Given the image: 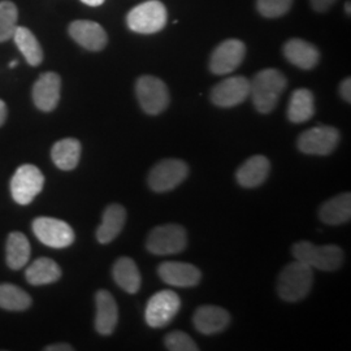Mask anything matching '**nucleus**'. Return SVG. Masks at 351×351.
Here are the masks:
<instances>
[{"label": "nucleus", "instance_id": "f257e3e1", "mask_svg": "<svg viewBox=\"0 0 351 351\" xmlns=\"http://www.w3.org/2000/svg\"><path fill=\"white\" fill-rule=\"evenodd\" d=\"M285 88L287 78L280 71L272 68L261 71L250 81V97L255 108L261 113L272 112Z\"/></svg>", "mask_w": 351, "mask_h": 351}, {"label": "nucleus", "instance_id": "f03ea898", "mask_svg": "<svg viewBox=\"0 0 351 351\" xmlns=\"http://www.w3.org/2000/svg\"><path fill=\"white\" fill-rule=\"evenodd\" d=\"M313 284V268L300 261H295L281 271L277 282V291L280 298L284 301L298 302L308 295Z\"/></svg>", "mask_w": 351, "mask_h": 351}, {"label": "nucleus", "instance_id": "7ed1b4c3", "mask_svg": "<svg viewBox=\"0 0 351 351\" xmlns=\"http://www.w3.org/2000/svg\"><path fill=\"white\" fill-rule=\"evenodd\" d=\"M293 255L295 261L310 265L313 269L320 271H336L343 263L345 254L336 245L315 246L308 241H301L293 246Z\"/></svg>", "mask_w": 351, "mask_h": 351}, {"label": "nucleus", "instance_id": "20e7f679", "mask_svg": "<svg viewBox=\"0 0 351 351\" xmlns=\"http://www.w3.org/2000/svg\"><path fill=\"white\" fill-rule=\"evenodd\" d=\"M167 8L159 0H149L134 7L126 16V24L130 30L139 34H154L167 25Z\"/></svg>", "mask_w": 351, "mask_h": 351}, {"label": "nucleus", "instance_id": "39448f33", "mask_svg": "<svg viewBox=\"0 0 351 351\" xmlns=\"http://www.w3.org/2000/svg\"><path fill=\"white\" fill-rule=\"evenodd\" d=\"M188 246L186 230L177 224H167L151 230L146 247L154 255H173Z\"/></svg>", "mask_w": 351, "mask_h": 351}, {"label": "nucleus", "instance_id": "423d86ee", "mask_svg": "<svg viewBox=\"0 0 351 351\" xmlns=\"http://www.w3.org/2000/svg\"><path fill=\"white\" fill-rule=\"evenodd\" d=\"M136 94L142 110L151 116L163 112L169 104L167 85L154 75L139 77L136 84Z\"/></svg>", "mask_w": 351, "mask_h": 351}, {"label": "nucleus", "instance_id": "0eeeda50", "mask_svg": "<svg viewBox=\"0 0 351 351\" xmlns=\"http://www.w3.org/2000/svg\"><path fill=\"white\" fill-rule=\"evenodd\" d=\"M180 308H181V301L175 291L172 290L158 291L147 302L146 311H145L146 323L151 328H164L175 319Z\"/></svg>", "mask_w": 351, "mask_h": 351}, {"label": "nucleus", "instance_id": "6e6552de", "mask_svg": "<svg viewBox=\"0 0 351 351\" xmlns=\"http://www.w3.org/2000/svg\"><path fill=\"white\" fill-rule=\"evenodd\" d=\"M189 175L188 164L180 159H164L151 169L149 185L156 193H167L182 184Z\"/></svg>", "mask_w": 351, "mask_h": 351}, {"label": "nucleus", "instance_id": "1a4fd4ad", "mask_svg": "<svg viewBox=\"0 0 351 351\" xmlns=\"http://www.w3.org/2000/svg\"><path fill=\"white\" fill-rule=\"evenodd\" d=\"M45 185V177L36 165H21L11 180L13 199L19 204L26 206L32 203Z\"/></svg>", "mask_w": 351, "mask_h": 351}, {"label": "nucleus", "instance_id": "9d476101", "mask_svg": "<svg viewBox=\"0 0 351 351\" xmlns=\"http://www.w3.org/2000/svg\"><path fill=\"white\" fill-rule=\"evenodd\" d=\"M33 232L43 245L53 249H64L75 242L72 226L53 217H37L33 221Z\"/></svg>", "mask_w": 351, "mask_h": 351}, {"label": "nucleus", "instance_id": "9b49d317", "mask_svg": "<svg viewBox=\"0 0 351 351\" xmlns=\"http://www.w3.org/2000/svg\"><path fill=\"white\" fill-rule=\"evenodd\" d=\"M339 141V133L336 128L320 125L303 132L297 145L303 154L326 156L336 150Z\"/></svg>", "mask_w": 351, "mask_h": 351}, {"label": "nucleus", "instance_id": "f8f14e48", "mask_svg": "<svg viewBox=\"0 0 351 351\" xmlns=\"http://www.w3.org/2000/svg\"><path fill=\"white\" fill-rule=\"evenodd\" d=\"M246 55L245 43L239 39H226L213 50L210 71L213 75H224L234 72Z\"/></svg>", "mask_w": 351, "mask_h": 351}, {"label": "nucleus", "instance_id": "ddd939ff", "mask_svg": "<svg viewBox=\"0 0 351 351\" xmlns=\"http://www.w3.org/2000/svg\"><path fill=\"white\" fill-rule=\"evenodd\" d=\"M250 97V81L243 75L229 77L219 82L211 91V101L221 108L241 104Z\"/></svg>", "mask_w": 351, "mask_h": 351}, {"label": "nucleus", "instance_id": "4468645a", "mask_svg": "<svg viewBox=\"0 0 351 351\" xmlns=\"http://www.w3.org/2000/svg\"><path fill=\"white\" fill-rule=\"evenodd\" d=\"M62 80L53 72H46L40 75L33 88V101L40 111L51 112L58 107L60 101Z\"/></svg>", "mask_w": 351, "mask_h": 351}, {"label": "nucleus", "instance_id": "2eb2a0df", "mask_svg": "<svg viewBox=\"0 0 351 351\" xmlns=\"http://www.w3.org/2000/svg\"><path fill=\"white\" fill-rule=\"evenodd\" d=\"M158 272L165 284L177 288H193L202 280L201 271L195 265L184 262H165L160 264Z\"/></svg>", "mask_w": 351, "mask_h": 351}, {"label": "nucleus", "instance_id": "dca6fc26", "mask_svg": "<svg viewBox=\"0 0 351 351\" xmlns=\"http://www.w3.org/2000/svg\"><path fill=\"white\" fill-rule=\"evenodd\" d=\"M69 34L75 42L88 51H101L106 47L108 37L98 23L77 20L69 25Z\"/></svg>", "mask_w": 351, "mask_h": 351}, {"label": "nucleus", "instance_id": "f3484780", "mask_svg": "<svg viewBox=\"0 0 351 351\" xmlns=\"http://www.w3.org/2000/svg\"><path fill=\"white\" fill-rule=\"evenodd\" d=\"M195 329L206 336L220 333L230 323L229 313L217 306H202L193 317Z\"/></svg>", "mask_w": 351, "mask_h": 351}, {"label": "nucleus", "instance_id": "a211bd4d", "mask_svg": "<svg viewBox=\"0 0 351 351\" xmlns=\"http://www.w3.org/2000/svg\"><path fill=\"white\" fill-rule=\"evenodd\" d=\"M97 316L95 329L101 336L112 335L119 322V308L112 294L107 290H99L95 295Z\"/></svg>", "mask_w": 351, "mask_h": 351}, {"label": "nucleus", "instance_id": "6ab92c4d", "mask_svg": "<svg viewBox=\"0 0 351 351\" xmlns=\"http://www.w3.org/2000/svg\"><path fill=\"white\" fill-rule=\"evenodd\" d=\"M269 171H271L269 160L262 155H255L249 158L239 167L236 173V178L242 188H258L267 180Z\"/></svg>", "mask_w": 351, "mask_h": 351}, {"label": "nucleus", "instance_id": "aec40b11", "mask_svg": "<svg viewBox=\"0 0 351 351\" xmlns=\"http://www.w3.org/2000/svg\"><path fill=\"white\" fill-rule=\"evenodd\" d=\"M284 55L290 63L304 71L315 68L320 59L317 49L303 39L288 40L284 46Z\"/></svg>", "mask_w": 351, "mask_h": 351}, {"label": "nucleus", "instance_id": "412c9836", "mask_svg": "<svg viewBox=\"0 0 351 351\" xmlns=\"http://www.w3.org/2000/svg\"><path fill=\"white\" fill-rule=\"evenodd\" d=\"M126 211L125 208L120 204H111L106 208L103 213L101 224L97 230V239L98 241L107 245L116 239L123 228L125 226Z\"/></svg>", "mask_w": 351, "mask_h": 351}, {"label": "nucleus", "instance_id": "4be33fe9", "mask_svg": "<svg viewBox=\"0 0 351 351\" xmlns=\"http://www.w3.org/2000/svg\"><path fill=\"white\" fill-rule=\"evenodd\" d=\"M319 216L328 226H341L350 220L351 194L343 193L326 201L319 210Z\"/></svg>", "mask_w": 351, "mask_h": 351}, {"label": "nucleus", "instance_id": "5701e85b", "mask_svg": "<svg viewBox=\"0 0 351 351\" xmlns=\"http://www.w3.org/2000/svg\"><path fill=\"white\" fill-rule=\"evenodd\" d=\"M315 114L314 94L307 88L295 90L289 101L288 119L294 124H302Z\"/></svg>", "mask_w": 351, "mask_h": 351}, {"label": "nucleus", "instance_id": "b1692460", "mask_svg": "<svg viewBox=\"0 0 351 351\" xmlns=\"http://www.w3.org/2000/svg\"><path fill=\"white\" fill-rule=\"evenodd\" d=\"M112 275L116 284L129 294H136L141 289L138 267L130 258L117 259L113 265Z\"/></svg>", "mask_w": 351, "mask_h": 351}, {"label": "nucleus", "instance_id": "393cba45", "mask_svg": "<svg viewBox=\"0 0 351 351\" xmlns=\"http://www.w3.org/2000/svg\"><path fill=\"white\" fill-rule=\"evenodd\" d=\"M81 143L75 138H64L56 142L51 151L55 165L63 171H72L81 158Z\"/></svg>", "mask_w": 351, "mask_h": 351}, {"label": "nucleus", "instance_id": "a878e982", "mask_svg": "<svg viewBox=\"0 0 351 351\" xmlns=\"http://www.w3.org/2000/svg\"><path fill=\"white\" fill-rule=\"evenodd\" d=\"M13 40L17 49L24 55L26 62L32 66H37L43 60V51L36 36L24 26H17L13 33Z\"/></svg>", "mask_w": 351, "mask_h": 351}, {"label": "nucleus", "instance_id": "bb28decb", "mask_svg": "<svg viewBox=\"0 0 351 351\" xmlns=\"http://www.w3.org/2000/svg\"><path fill=\"white\" fill-rule=\"evenodd\" d=\"M26 280L32 285H47L62 277V269L49 258H39L26 269Z\"/></svg>", "mask_w": 351, "mask_h": 351}, {"label": "nucleus", "instance_id": "cd10ccee", "mask_svg": "<svg viewBox=\"0 0 351 351\" xmlns=\"http://www.w3.org/2000/svg\"><path fill=\"white\" fill-rule=\"evenodd\" d=\"M30 259V243L25 234L12 232L7 239V264L12 269H21Z\"/></svg>", "mask_w": 351, "mask_h": 351}, {"label": "nucleus", "instance_id": "c85d7f7f", "mask_svg": "<svg viewBox=\"0 0 351 351\" xmlns=\"http://www.w3.org/2000/svg\"><path fill=\"white\" fill-rule=\"evenodd\" d=\"M32 304V298L23 289L12 284H0V307L8 311H24Z\"/></svg>", "mask_w": 351, "mask_h": 351}, {"label": "nucleus", "instance_id": "c756f323", "mask_svg": "<svg viewBox=\"0 0 351 351\" xmlns=\"http://www.w3.org/2000/svg\"><path fill=\"white\" fill-rule=\"evenodd\" d=\"M19 12L12 1H0V42H7L13 37L17 27Z\"/></svg>", "mask_w": 351, "mask_h": 351}, {"label": "nucleus", "instance_id": "7c9ffc66", "mask_svg": "<svg viewBox=\"0 0 351 351\" xmlns=\"http://www.w3.org/2000/svg\"><path fill=\"white\" fill-rule=\"evenodd\" d=\"M291 5H293V0H258L256 1L259 13L268 19H275L288 13Z\"/></svg>", "mask_w": 351, "mask_h": 351}, {"label": "nucleus", "instance_id": "2f4dec72", "mask_svg": "<svg viewBox=\"0 0 351 351\" xmlns=\"http://www.w3.org/2000/svg\"><path fill=\"white\" fill-rule=\"evenodd\" d=\"M165 348L171 351H198L197 343L193 341V339L188 336L184 332L175 330L167 335L164 339Z\"/></svg>", "mask_w": 351, "mask_h": 351}, {"label": "nucleus", "instance_id": "473e14b6", "mask_svg": "<svg viewBox=\"0 0 351 351\" xmlns=\"http://www.w3.org/2000/svg\"><path fill=\"white\" fill-rule=\"evenodd\" d=\"M335 3L336 0H311L313 8L317 12H326Z\"/></svg>", "mask_w": 351, "mask_h": 351}, {"label": "nucleus", "instance_id": "72a5a7b5", "mask_svg": "<svg viewBox=\"0 0 351 351\" xmlns=\"http://www.w3.org/2000/svg\"><path fill=\"white\" fill-rule=\"evenodd\" d=\"M339 93H341V97L350 103L351 101V80L350 78H346L342 81L341 86H339Z\"/></svg>", "mask_w": 351, "mask_h": 351}, {"label": "nucleus", "instance_id": "f704fd0d", "mask_svg": "<svg viewBox=\"0 0 351 351\" xmlns=\"http://www.w3.org/2000/svg\"><path fill=\"white\" fill-rule=\"evenodd\" d=\"M73 348L66 345V343H55V345H50L46 348V351H72Z\"/></svg>", "mask_w": 351, "mask_h": 351}, {"label": "nucleus", "instance_id": "c9c22d12", "mask_svg": "<svg viewBox=\"0 0 351 351\" xmlns=\"http://www.w3.org/2000/svg\"><path fill=\"white\" fill-rule=\"evenodd\" d=\"M5 119H7V106L4 101H0V125L4 124Z\"/></svg>", "mask_w": 351, "mask_h": 351}, {"label": "nucleus", "instance_id": "e433bc0d", "mask_svg": "<svg viewBox=\"0 0 351 351\" xmlns=\"http://www.w3.org/2000/svg\"><path fill=\"white\" fill-rule=\"evenodd\" d=\"M81 1L90 7H98L104 3V0H81Z\"/></svg>", "mask_w": 351, "mask_h": 351}, {"label": "nucleus", "instance_id": "4c0bfd02", "mask_svg": "<svg viewBox=\"0 0 351 351\" xmlns=\"http://www.w3.org/2000/svg\"><path fill=\"white\" fill-rule=\"evenodd\" d=\"M345 10H346V13L350 16V1H348V3H346V5H345Z\"/></svg>", "mask_w": 351, "mask_h": 351}, {"label": "nucleus", "instance_id": "58836bf2", "mask_svg": "<svg viewBox=\"0 0 351 351\" xmlns=\"http://www.w3.org/2000/svg\"><path fill=\"white\" fill-rule=\"evenodd\" d=\"M16 65H17V60H13L12 63L10 64V66H11V68H14Z\"/></svg>", "mask_w": 351, "mask_h": 351}]
</instances>
